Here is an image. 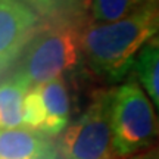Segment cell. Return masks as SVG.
I'll list each match as a JSON object with an SVG mask.
<instances>
[{
  "label": "cell",
  "mask_w": 159,
  "mask_h": 159,
  "mask_svg": "<svg viewBox=\"0 0 159 159\" xmlns=\"http://www.w3.org/2000/svg\"><path fill=\"white\" fill-rule=\"evenodd\" d=\"M158 33L159 0L115 22L93 24L84 19L81 47L85 66L108 84L124 83L143 46Z\"/></svg>",
  "instance_id": "6da1fadb"
},
{
  "label": "cell",
  "mask_w": 159,
  "mask_h": 159,
  "mask_svg": "<svg viewBox=\"0 0 159 159\" xmlns=\"http://www.w3.org/2000/svg\"><path fill=\"white\" fill-rule=\"evenodd\" d=\"M83 22L57 21L39 27L7 74L19 75L34 87L80 71L85 65L81 47Z\"/></svg>",
  "instance_id": "7a4b0ae2"
},
{
  "label": "cell",
  "mask_w": 159,
  "mask_h": 159,
  "mask_svg": "<svg viewBox=\"0 0 159 159\" xmlns=\"http://www.w3.org/2000/svg\"><path fill=\"white\" fill-rule=\"evenodd\" d=\"M112 133L115 158L119 159L136 156L153 144H159L156 108L134 72L114 87Z\"/></svg>",
  "instance_id": "3957f363"
},
{
  "label": "cell",
  "mask_w": 159,
  "mask_h": 159,
  "mask_svg": "<svg viewBox=\"0 0 159 159\" xmlns=\"http://www.w3.org/2000/svg\"><path fill=\"white\" fill-rule=\"evenodd\" d=\"M114 89H100L87 108L63 131L57 143L61 159H115L112 133Z\"/></svg>",
  "instance_id": "277c9868"
},
{
  "label": "cell",
  "mask_w": 159,
  "mask_h": 159,
  "mask_svg": "<svg viewBox=\"0 0 159 159\" xmlns=\"http://www.w3.org/2000/svg\"><path fill=\"white\" fill-rule=\"evenodd\" d=\"M39 28V15L22 0H0V63L2 75L16 63L24 47Z\"/></svg>",
  "instance_id": "5b68a950"
},
{
  "label": "cell",
  "mask_w": 159,
  "mask_h": 159,
  "mask_svg": "<svg viewBox=\"0 0 159 159\" xmlns=\"http://www.w3.org/2000/svg\"><path fill=\"white\" fill-rule=\"evenodd\" d=\"M50 137L27 127L0 133V159H57Z\"/></svg>",
  "instance_id": "8992f818"
},
{
  "label": "cell",
  "mask_w": 159,
  "mask_h": 159,
  "mask_svg": "<svg viewBox=\"0 0 159 159\" xmlns=\"http://www.w3.org/2000/svg\"><path fill=\"white\" fill-rule=\"evenodd\" d=\"M46 108V124L43 133L49 137L65 131L71 119V96L65 77L47 81L39 85Z\"/></svg>",
  "instance_id": "52a82bcc"
},
{
  "label": "cell",
  "mask_w": 159,
  "mask_h": 159,
  "mask_svg": "<svg viewBox=\"0 0 159 159\" xmlns=\"http://www.w3.org/2000/svg\"><path fill=\"white\" fill-rule=\"evenodd\" d=\"M31 89L27 80L16 74H6L0 87V125L2 131L24 127V102Z\"/></svg>",
  "instance_id": "ba28073f"
},
{
  "label": "cell",
  "mask_w": 159,
  "mask_h": 159,
  "mask_svg": "<svg viewBox=\"0 0 159 159\" xmlns=\"http://www.w3.org/2000/svg\"><path fill=\"white\" fill-rule=\"evenodd\" d=\"M133 72L159 112V33L143 46Z\"/></svg>",
  "instance_id": "9c48e42d"
},
{
  "label": "cell",
  "mask_w": 159,
  "mask_h": 159,
  "mask_svg": "<svg viewBox=\"0 0 159 159\" xmlns=\"http://www.w3.org/2000/svg\"><path fill=\"white\" fill-rule=\"evenodd\" d=\"M155 0H84L89 22L109 24L133 15Z\"/></svg>",
  "instance_id": "30bf717a"
},
{
  "label": "cell",
  "mask_w": 159,
  "mask_h": 159,
  "mask_svg": "<svg viewBox=\"0 0 159 159\" xmlns=\"http://www.w3.org/2000/svg\"><path fill=\"white\" fill-rule=\"evenodd\" d=\"M24 127L43 133L46 124V108L39 85L31 87L24 102Z\"/></svg>",
  "instance_id": "8fae6325"
},
{
  "label": "cell",
  "mask_w": 159,
  "mask_h": 159,
  "mask_svg": "<svg viewBox=\"0 0 159 159\" xmlns=\"http://www.w3.org/2000/svg\"><path fill=\"white\" fill-rule=\"evenodd\" d=\"M27 5L35 7L40 12H50L53 11L56 6H59L61 3H63L65 0H22Z\"/></svg>",
  "instance_id": "7c38bea8"
},
{
  "label": "cell",
  "mask_w": 159,
  "mask_h": 159,
  "mask_svg": "<svg viewBox=\"0 0 159 159\" xmlns=\"http://www.w3.org/2000/svg\"><path fill=\"white\" fill-rule=\"evenodd\" d=\"M130 159H159V156H158V155H156V152H152V153L136 155V156H131Z\"/></svg>",
  "instance_id": "4fadbf2b"
},
{
  "label": "cell",
  "mask_w": 159,
  "mask_h": 159,
  "mask_svg": "<svg viewBox=\"0 0 159 159\" xmlns=\"http://www.w3.org/2000/svg\"><path fill=\"white\" fill-rule=\"evenodd\" d=\"M156 155L159 156V144H158V149H156Z\"/></svg>",
  "instance_id": "5bb4252c"
}]
</instances>
